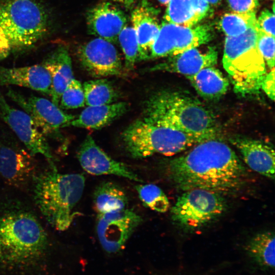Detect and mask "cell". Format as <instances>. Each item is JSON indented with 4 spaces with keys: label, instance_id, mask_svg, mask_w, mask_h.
<instances>
[{
    "label": "cell",
    "instance_id": "obj_12",
    "mask_svg": "<svg viewBox=\"0 0 275 275\" xmlns=\"http://www.w3.org/2000/svg\"><path fill=\"white\" fill-rule=\"evenodd\" d=\"M0 116L32 155L41 154L49 164H54L55 159L46 138L26 112L8 103L1 89Z\"/></svg>",
    "mask_w": 275,
    "mask_h": 275
},
{
    "label": "cell",
    "instance_id": "obj_14",
    "mask_svg": "<svg viewBox=\"0 0 275 275\" xmlns=\"http://www.w3.org/2000/svg\"><path fill=\"white\" fill-rule=\"evenodd\" d=\"M78 57L83 68L91 76L103 77L120 76L124 73L119 54L112 43L101 38H95L81 45Z\"/></svg>",
    "mask_w": 275,
    "mask_h": 275
},
{
    "label": "cell",
    "instance_id": "obj_18",
    "mask_svg": "<svg viewBox=\"0 0 275 275\" xmlns=\"http://www.w3.org/2000/svg\"><path fill=\"white\" fill-rule=\"evenodd\" d=\"M230 142L251 169L269 179H274V151L271 144L239 135L231 138Z\"/></svg>",
    "mask_w": 275,
    "mask_h": 275
},
{
    "label": "cell",
    "instance_id": "obj_24",
    "mask_svg": "<svg viewBox=\"0 0 275 275\" xmlns=\"http://www.w3.org/2000/svg\"><path fill=\"white\" fill-rule=\"evenodd\" d=\"M187 78L197 93L209 100L221 97L227 91L229 85L228 79L214 66L204 68Z\"/></svg>",
    "mask_w": 275,
    "mask_h": 275
},
{
    "label": "cell",
    "instance_id": "obj_15",
    "mask_svg": "<svg viewBox=\"0 0 275 275\" xmlns=\"http://www.w3.org/2000/svg\"><path fill=\"white\" fill-rule=\"evenodd\" d=\"M77 158L82 168L94 175H114L141 182L143 181L124 163L107 155L88 135L80 145Z\"/></svg>",
    "mask_w": 275,
    "mask_h": 275
},
{
    "label": "cell",
    "instance_id": "obj_27",
    "mask_svg": "<svg viewBox=\"0 0 275 275\" xmlns=\"http://www.w3.org/2000/svg\"><path fill=\"white\" fill-rule=\"evenodd\" d=\"M85 104L97 106L117 101L120 94L113 84L107 79L98 78L84 82L82 86Z\"/></svg>",
    "mask_w": 275,
    "mask_h": 275
},
{
    "label": "cell",
    "instance_id": "obj_5",
    "mask_svg": "<svg viewBox=\"0 0 275 275\" xmlns=\"http://www.w3.org/2000/svg\"><path fill=\"white\" fill-rule=\"evenodd\" d=\"M48 29L46 12L36 0H0V58L31 48Z\"/></svg>",
    "mask_w": 275,
    "mask_h": 275
},
{
    "label": "cell",
    "instance_id": "obj_31",
    "mask_svg": "<svg viewBox=\"0 0 275 275\" xmlns=\"http://www.w3.org/2000/svg\"><path fill=\"white\" fill-rule=\"evenodd\" d=\"M59 102L62 109H74L84 106L86 105L85 95L80 82L73 79L63 92Z\"/></svg>",
    "mask_w": 275,
    "mask_h": 275
},
{
    "label": "cell",
    "instance_id": "obj_28",
    "mask_svg": "<svg viewBox=\"0 0 275 275\" xmlns=\"http://www.w3.org/2000/svg\"><path fill=\"white\" fill-rule=\"evenodd\" d=\"M257 23L256 12L238 13L231 12L224 15L219 25L226 36H239Z\"/></svg>",
    "mask_w": 275,
    "mask_h": 275
},
{
    "label": "cell",
    "instance_id": "obj_37",
    "mask_svg": "<svg viewBox=\"0 0 275 275\" xmlns=\"http://www.w3.org/2000/svg\"><path fill=\"white\" fill-rule=\"evenodd\" d=\"M209 5H216L218 4L221 0H205Z\"/></svg>",
    "mask_w": 275,
    "mask_h": 275
},
{
    "label": "cell",
    "instance_id": "obj_38",
    "mask_svg": "<svg viewBox=\"0 0 275 275\" xmlns=\"http://www.w3.org/2000/svg\"><path fill=\"white\" fill-rule=\"evenodd\" d=\"M160 3L163 5H168L171 0H158Z\"/></svg>",
    "mask_w": 275,
    "mask_h": 275
},
{
    "label": "cell",
    "instance_id": "obj_19",
    "mask_svg": "<svg viewBox=\"0 0 275 275\" xmlns=\"http://www.w3.org/2000/svg\"><path fill=\"white\" fill-rule=\"evenodd\" d=\"M158 13L147 0H142L132 12L131 20L138 40L139 61L149 59L151 46L160 28L157 19Z\"/></svg>",
    "mask_w": 275,
    "mask_h": 275
},
{
    "label": "cell",
    "instance_id": "obj_4",
    "mask_svg": "<svg viewBox=\"0 0 275 275\" xmlns=\"http://www.w3.org/2000/svg\"><path fill=\"white\" fill-rule=\"evenodd\" d=\"M34 200L46 221L59 231L69 228L74 209L83 194L85 178L81 174H62L55 164L33 177Z\"/></svg>",
    "mask_w": 275,
    "mask_h": 275
},
{
    "label": "cell",
    "instance_id": "obj_32",
    "mask_svg": "<svg viewBox=\"0 0 275 275\" xmlns=\"http://www.w3.org/2000/svg\"><path fill=\"white\" fill-rule=\"evenodd\" d=\"M257 47L265 63L270 69L274 65V37L266 34L258 26Z\"/></svg>",
    "mask_w": 275,
    "mask_h": 275
},
{
    "label": "cell",
    "instance_id": "obj_2",
    "mask_svg": "<svg viewBox=\"0 0 275 275\" xmlns=\"http://www.w3.org/2000/svg\"><path fill=\"white\" fill-rule=\"evenodd\" d=\"M48 247L47 233L33 212L18 206L0 211V267L31 268L43 260Z\"/></svg>",
    "mask_w": 275,
    "mask_h": 275
},
{
    "label": "cell",
    "instance_id": "obj_29",
    "mask_svg": "<svg viewBox=\"0 0 275 275\" xmlns=\"http://www.w3.org/2000/svg\"><path fill=\"white\" fill-rule=\"evenodd\" d=\"M142 203L152 210L158 212H166L169 209V200L157 185L154 184H140L135 186Z\"/></svg>",
    "mask_w": 275,
    "mask_h": 275
},
{
    "label": "cell",
    "instance_id": "obj_21",
    "mask_svg": "<svg viewBox=\"0 0 275 275\" xmlns=\"http://www.w3.org/2000/svg\"><path fill=\"white\" fill-rule=\"evenodd\" d=\"M41 64L51 77L50 96L52 102L59 106L63 92L74 78L71 59L68 49L64 46H59Z\"/></svg>",
    "mask_w": 275,
    "mask_h": 275
},
{
    "label": "cell",
    "instance_id": "obj_16",
    "mask_svg": "<svg viewBox=\"0 0 275 275\" xmlns=\"http://www.w3.org/2000/svg\"><path fill=\"white\" fill-rule=\"evenodd\" d=\"M127 19L122 10L110 2L101 3L87 14L89 32L111 43H116L127 24Z\"/></svg>",
    "mask_w": 275,
    "mask_h": 275
},
{
    "label": "cell",
    "instance_id": "obj_6",
    "mask_svg": "<svg viewBox=\"0 0 275 275\" xmlns=\"http://www.w3.org/2000/svg\"><path fill=\"white\" fill-rule=\"evenodd\" d=\"M257 23L244 33L226 36L223 64L234 86L242 95L258 93L266 75V63L257 47Z\"/></svg>",
    "mask_w": 275,
    "mask_h": 275
},
{
    "label": "cell",
    "instance_id": "obj_22",
    "mask_svg": "<svg viewBox=\"0 0 275 275\" xmlns=\"http://www.w3.org/2000/svg\"><path fill=\"white\" fill-rule=\"evenodd\" d=\"M210 11V5L205 0H171L163 18L169 23L193 27L205 18Z\"/></svg>",
    "mask_w": 275,
    "mask_h": 275
},
{
    "label": "cell",
    "instance_id": "obj_34",
    "mask_svg": "<svg viewBox=\"0 0 275 275\" xmlns=\"http://www.w3.org/2000/svg\"><path fill=\"white\" fill-rule=\"evenodd\" d=\"M257 23L263 32L274 37V13L268 9H264L260 14Z\"/></svg>",
    "mask_w": 275,
    "mask_h": 275
},
{
    "label": "cell",
    "instance_id": "obj_36",
    "mask_svg": "<svg viewBox=\"0 0 275 275\" xmlns=\"http://www.w3.org/2000/svg\"><path fill=\"white\" fill-rule=\"evenodd\" d=\"M123 4L127 8H130L134 2V0H112Z\"/></svg>",
    "mask_w": 275,
    "mask_h": 275
},
{
    "label": "cell",
    "instance_id": "obj_3",
    "mask_svg": "<svg viewBox=\"0 0 275 275\" xmlns=\"http://www.w3.org/2000/svg\"><path fill=\"white\" fill-rule=\"evenodd\" d=\"M142 117L180 130L197 144L218 138V126L213 114L185 93L164 90L152 94L145 102Z\"/></svg>",
    "mask_w": 275,
    "mask_h": 275
},
{
    "label": "cell",
    "instance_id": "obj_1",
    "mask_svg": "<svg viewBox=\"0 0 275 275\" xmlns=\"http://www.w3.org/2000/svg\"><path fill=\"white\" fill-rule=\"evenodd\" d=\"M167 172L182 190L198 188L222 195L239 189L247 175L235 152L218 138L198 143L184 155L170 160Z\"/></svg>",
    "mask_w": 275,
    "mask_h": 275
},
{
    "label": "cell",
    "instance_id": "obj_26",
    "mask_svg": "<svg viewBox=\"0 0 275 275\" xmlns=\"http://www.w3.org/2000/svg\"><path fill=\"white\" fill-rule=\"evenodd\" d=\"M274 234L270 231L256 234L245 248L249 256L260 267L274 268Z\"/></svg>",
    "mask_w": 275,
    "mask_h": 275
},
{
    "label": "cell",
    "instance_id": "obj_30",
    "mask_svg": "<svg viewBox=\"0 0 275 275\" xmlns=\"http://www.w3.org/2000/svg\"><path fill=\"white\" fill-rule=\"evenodd\" d=\"M118 40L125 55V68L127 71L133 69L138 57V43L133 26L126 25L118 36Z\"/></svg>",
    "mask_w": 275,
    "mask_h": 275
},
{
    "label": "cell",
    "instance_id": "obj_8",
    "mask_svg": "<svg viewBox=\"0 0 275 275\" xmlns=\"http://www.w3.org/2000/svg\"><path fill=\"white\" fill-rule=\"evenodd\" d=\"M226 208V201L222 194L192 189L185 191L178 197L171 208V217L182 229L195 231L217 219Z\"/></svg>",
    "mask_w": 275,
    "mask_h": 275
},
{
    "label": "cell",
    "instance_id": "obj_33",
    "mask_svg": "<svg viewBox=\"0 0 275 275\" xmlns=\"http://www.w3.org/2000/svg\"><path fill=\"white\" fill-rule=\"evenodd\" d=\"M227 3L232 12L246 13L256 12L259 0H227Z\"/></svg>",
    "mask_w": 275,
    "mask_h": 275
},
{
    "label": "cell",
    "instance_id": "obj_25",
    "mask_svg": "<svg viewBox=\"0 0 275 275\" xmlns=\"http://www.w3.org/2000/svg\"><path fill=\"white\" fill-rule=\"evenodd\" d=\"M93 202L98 214L125 209L128 198L124 190L112 182H103L96 188Z\"/></svg>",
    "mask_w": 275,
    "mask_h": 275
},
{
    "label": "cell",
    "instance_id": "obj_10",
    "mask_svg": "<svg viewBox=\"0 0 275 275\" xmlns=\"http://www.w3.org/2000/svg\"><path fill=\"white\" fill-rule=\"evenodd\" d=\"M7 95L32 118L46 138L63 141L60 130L70 125L75 119L74 116L65 113L58 105L44 98L34 95L26 97L10 88Z\"/></svg>",
    "mask_w": 275,
    "mask_h": 275
},
{
    "label": "cell",
    "instance_id": "obj_23",
    "mask_svg": "<svg viewBox=\"0 0 275 275\" xmlns=\"http://www.w3.org/2000/svg\"><path fill=\"white\" fill-rule=\"evenodd\" d=\"M125 102H114L109 104L88 106L70 125L87 129H99L112 123L124 115L128 109Z\"/></svg>",
    "mask_w": 275,
    "mask_h": 275
},
{
    "label": "cell",
    "instance_id": "obj_7",
    "mask_svg": "<svg viewBox=\"0 0 275 275\" xmlns=\"http://www.w3.org/2000/svg\"><path fill=\"white\" fill-rule=\"evenodd\" d=\"M121 140L125 151L135 159L157 153L172 156L197 144L187 134L143 117L136 119L123 130Z\"/></svg>",
    "mask_w": 275,
    "mask_h": 275
},
{
    "label": "cell",
    "instance_id": "obj_20",
    "mask_svg": "<svg viewBox=\"0 0 275 275\" xmlns=\"http://www.w3.org/2000/svg\"><path fill=\"white\" fill-rule=\"evenodd\" d=\"M51 79L42 64L21 67L0 66V86L16 85L50 94Z\"/></svg>",
    "mask_w": 275,
    "mask_h": 275
},
{
    "label": "cell",
    "instance_id": "obj_9",
    "mask_svg": "<svg viewBox=\"0 0 275 275\" xmlns=\"http://www.w3.org/2000/svg\"><path fill=\"white\" fill-rule=\"evenodd\" d=\"M210 24L186 27L163 21L153 43L149 59L169 57L207 44L214 37Z\"/></svg>",
    "mask_w": 275,
    "mask_h": 275
},
{
    "label": "cell",
    "instance_id": "obj_11",
    "mask_svg": "<svg viewBox=\"0 0 275 275\" xmlns=\"http://www.w3.org/2000/svg\"><path fill=\"white\" fill-rule=\"evenodd\" d=\"M32 155L9 131L0 127V177L16 187L26 185L36 174Z\"/></svg>",
    "mask_w": 275,
    "mask_h": 275
},
{
    "label": "cell",
    "instance_id": "obj_35",
    "mask_svg": "<svg viewBox=\"0 0 275 275\" xmlns=\"http://www.w3.org/2000/svg\"><path fill=\"white\" fill-rule=\"evenodd\" d=\"M261 89L272 100L274 98V69H271L269 73H267L264 78Z\"/></svg>",
    "mask_w": 275,
    "mask_h": 275
},
{
    "label": "cell",
    "instance_id": "obj_13",
    "mask_svg": "<svg viewBox=\"0 0 275 275\" xmlns=\"http://www.w3.org/2000/svg\"><path fill=\"white\" fill-rule=\"evenodd\" d=\"M142 221L128 209L98 214L96 233L101 246L108 253L119 252Z\"/></svg>",
    "mask_w": 275,
    "mask_h": 275
},
{
    "label": "cell",
    "instance_id": "obj_17",
    "mask_svg": "<svg viewBox=\"0 0 275 275\" xmlns=\"http://www.w3.org/2000/svg\"><path fill=\"white\" fill-rule=\"evenodd\" d=\"M199 47L169 57L166 61L151 67L148 71L174 72L188 77L204 68L214 66L217 60L216 50L214 47L208 46L204 49H201Z\"/></svg>",
    "mask_w": 275,
    "mask_h": 275
}]
</instances>
